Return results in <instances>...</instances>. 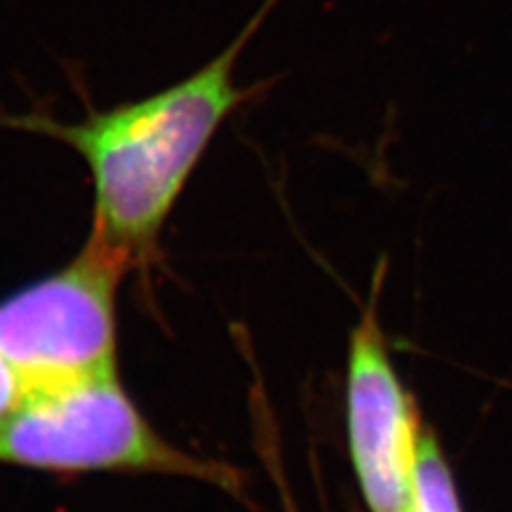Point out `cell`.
I'll return each mask as SVG.
<instances>
[{"label": "cell", "mask_w": 512, "mask_h": 512, "mask_svg": "<svg viewBox=\"0 0 512 512\" xmlns=\"http://www.w3.org/2000/svg\"><path fill=\"white\" fill-rule=\"evenodd\" d=\"M278 0H265L224 50L146 99L90 109L75 124L50 114L0 116V126L64 143L92 175L94 207L88 237L114 252L131 271L160 261V235L218 128L259 86H237L235 64Z\"/></svg>", "instance_id": "6da1fadb"}, {"label": "cell", "mask_w": 512, "mask_h": 512, "mask_svg": "<svg viewBox=\"0 0 512 512\" xmlns=\"http://www.w3.org/2000/svg\"><path fill=\"white\" fill-rule=\"evenodd\" d=\"M0 466L52 474H163L242 495V472L165 440L116 374L28 391L0 421Z\"/></svg>", "instance_id": "7a4b0ae2"}, {"label": "cell", "mask_w": 512, "mask_h": 512, "mask_svg": "<svg viewBox=\"0 0 512 512\" xmlns=\"http://www.w3.org/2000/svg\"><path fill=\"white\" fill-rule=\"evenodd\" d=\"M128 265L88 237L73 259L0 299V352L28 391L118 372Z\"/></svg>", "instance_id": "3957f363"}, {"label": "cell", "mask_w": 512, "mask_h": 512, "mask_svg": "<svg viewBox=\"0 0 512 512\" xmlns=\"http://www.w3.org/2000/svg\"><path fill=\"white\" fill-rule=\"evenodd\" d=\"M380 263L372 297L348 340L346 434L350 463L370 512H406L423 434L421 412L404 389L380 325Z\"/></svg>", "instance_id": "277c9868"}, {"label": "cell", "mask_w": 512, "mask_h": 512, "mask_svg": "<svg viewBox=\"0 0 512 512\" xmlns=\"http://www.w3.org/2000/svg\"><path fill=\"white\" fill-rule=\"evenodd\" d=\"M406 512H463L451 466L436 434L427 427H423L419 442Z\"/></svg>", "instance_id": "5b68a950"}, {"label": "cell", "mask_w": 512, "mask_h": 512, "mask_svg": "<svg viewBox=\"0 0 512 512\" xmlns=\"http://www.w3.org/2000/svg\"><path fill=\"white\" fill-rule=\"evenodd\" d=\"M26 395V382L22 380L18 370L5 359L3 352H0V421L7 419L24 402Z\"/></svg>", "instance_id": "8992f818"}, {"label": "cell", "mask_w": 512, "mask_h": 512, "mask_svg": "<svg viewBox=\"0 0 512 512\" xmlns=\"http://www.w3.org/2000/svg\"><path fill=\"white\" fill-rule=\"evenodd\" d=\"M271 476L276 478V483H278V487H280V498H282V506H284V512H297L295 510V502H293V498L291 495H288V489H286V485H284V476L280 474V472H271Z\"/></svg>", "instance_id": "52a82bcc"}]
</instances>
